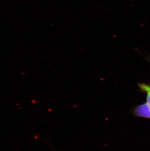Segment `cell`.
<instances>
[{
  "label": "cell",
  "instance_id": "1",
  "mask_svg": "<svg viewBox=\"0 0 150 151\" xmlns=\"http://www.w3.org/2000/svg\"><path fill=\"white\" fill-rule=\"evenodd\" d=\"M134 112L137 116L150 119V108L147 103L137 106Z\"/></svg>",
  "mask_w": 150,
  "mask_h": 151
},
{
  "label": "cell",
  "instance_id": "2",
  "mask_svg": "<svg viewBox=\"0 0 150 151\" xmlns=\"http://www.w3.org/2000/svg\"><path fill=\"white\" fill-rule=\"evenodd\" d=\"M139 87L142 91L150 94V86L142 83L139 84Z\"/></svg>",
  "mask_w": 150,
  "mask_h": 151
}]
</instances>
